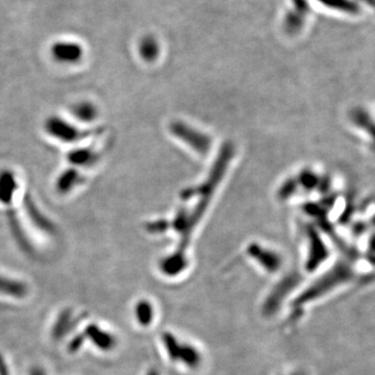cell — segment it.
I'll return each mask as SVG.
<instances>
[{
  "mask_svg": "<svg viewBox=\"0 0 375 375\" xmlns=\"http://www.w3.org/2000/svg\"><path fill=\"white\" fill-rule=\"evenodd\" d=\"M163 355L171 365L187 372H197L205 363V355L198 344L190 339L171 332H164L160 337Z\"/></svg>",
  "mask_w": 375,
  "mask_h": 375,
  "instance_id": "6da1fadb",
  "label": "cell"
},
{
  "mask_svg": "<svg viewBox=\"0 0 375 375\" xmlns=\"http://www.w3.org/2000/svg\"><path fill=\"white\" fill-rule=\"evenodd\" d=\"M45 128L51 137L64 143L74 142L83 136V132L76 126L57 116L48 118L45 123Z\"/></svg>",
  "mask_w": 375,
  "mask_h": 375,
  "instance_id": "7a4b0ae2",
  "label": "cell"
},
{
  "mask_svg": "<svg viewBox=\"0 0 375 375\" xmlns=\"http://www.w3.org/2000/svg\"><path fill=\"white\" fill-rule=\"evenodd\" d=\"M51 55L57 63L74 65L83 59V47L74 41H57L51 47Z\"/></svg>",
  "mask_w": 375,
  "mask_h": 375,
  "instance_id": "3957f363",
  "label": "cell"
},
{
  "mask_svg": "<svg viewBox=\"0 0 375 375\" xmlns=\"http://www.w3.org/2000/svg\"><path fill=\"white\" fill-rule=\"evenodd\" d=\"M136 320L141 327L149 329L158 320V311L154 302L149 299H141L136 304Z\"/></svg>",
  "mask_w": 375,
  "mask_h": 375,
  "instance_id": "277c9868",
  "label": "cell"
},
{
  "mask_svg": "<svg viewBox=\"0 0 375 375\" xmlns=\"http://www.w3.org/2000/svg\"><path fill=\"white\" fill-rule=\"evenodd\" d=\"M95 160V152L92 151L91 149H75L68 154V161L72 166H74V168L89 166V165L93 164Z\"/></svg>",
  "mask_w": 375,
  "mask_h": 375,
  "instance_id": "5b68a950",
  "label": "cell"
},
{
  "mask_svg": "<svg viewBox=\"0 0 375 375\" xmlns=\"http://www.w3.org/2000/svg\"><path fill=\"white\" fill-rule=\"evenodd\" d=\"M71 112L74 118L85 123L93 121L97 116V110L93 104L89 102H77L72 108Z\"/></svg>",
  "mask_w": 375,
  "mask_h": 375,
  "instance_id": "8992f818",
  "label": "cell"
},
{
  "mask_svg": "<svg viewBox=\"0 0 375 375\" xmlns=\"http://www.w3.org/2000/svg\"><path fill=\"white\" fill-rule=\"evenodd\" d=\"M79 183V173L76 169H69L62 173L57 179V190L61 193H68L76 187Z\"/></svg>",
  "mask_w": 375,
  "mask_h": 375,
  "instance_id": "52a82bcc",
  "label": "cell"
},
{
  "mask_svg": "<svg viewBox=\"0 0 375 375\" xmlns=\"http://www.w3.org/2000/svg\"><path fill=\"white\" fill-rule=\"evenodd\" d=\"M146 375H162L160 371H158L156 369H150L149 374Z\"/></svg>",
  "mask_w": 375,
  "mask_h": 375,
  "instance_id": "ba28073f",
  "label": "cell"
}]
</instances>
